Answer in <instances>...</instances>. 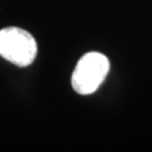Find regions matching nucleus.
I'll list each match as a JSON object with an SVG mask.
<instances>
[{"label": "nucleus", "instance_id": "obj_1", "mask_svg": "<svg viewBox=\"0 0 152 152\" xmlns=\"http://www.w3.org/2000/svg\"><path fill=\"white\" fill-rule=\"evenodd\" d=\"M109 69L110 62L107 56L100 52H88L76 64L71 77L72 89L80 95L95 93L107 77Z\"/></svg>", "mask_w": 152, "mask_h": 152}, {"label": "nucleus", "instance_id": "obj_2", "mask_svg": "<svg viewBox=\"0 0 152 152\" xmlns=\"http://www.w3.org/2000/svg\"><path fill=\"white\" fill-rule=\"evenodd\" d=\"M0 56L19 67H26L37 56V42L22 28H4L0 31Z\"/></svg>", "mask_w": 152, "mask_h": 152}]
</instances>
